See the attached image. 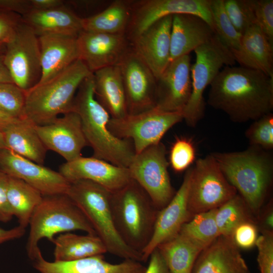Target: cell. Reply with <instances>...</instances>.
Instances as JSON below:
<instances>
[{
    "instance_id": "1",
    "label": "cell",
    "mask_w": 273,
    "mask_h": 273,
    "mask_svg": "<svg viewBox=\"0 0 273 273\" xmlns=\"http://www.w3.org/2000/svg\"><path fill=\"white\" fill-rule=\"evenodd\" d=\"M207 103L234 122L257 120L273 109V77L240 66H225L210 85Z\"/></svg>"
},
{
    "instance_id": "2",
    "label": "cell",
    "mask_w": 273,
    "mask_h": 273,
    "mask_svg": "<svg viewBox=\"0 0 273 273\" xmlns=\"http://www.w3.org/2000/svg\"><path fill=\"white\" fill-rule=\"evenodd\" d=\"M72 111L79 116L87 146L93 149V157L128 168L135 154L132 143L116 137L109 130L108 124L111 117L95 97L93 74L80 85Z\"/></svg>"
},
{
    "instance_id": "3",
    "label": "cell",
    "mask_w": 273,
    "mask_h": 273,
    "mask_svg": "<svg viewBox=\"0 0 273 273\" xmlns=\"http://www.w3.org/2000/svg\"><path fill=\"white\" fill-rule=\"evenodd\" d=\"M269 151L250 146L242 151L211 153L226 179L255 214L272 182L273 157Z\"/></svg>"
},
{
    "instance_id": "4",
    "label": "cell",
    "mask_w": 273,
    "mask_h": 273,
    "mask_svg": "<svg viewBox=\"0 0 273 273\" xmlns=\"http://www.w3.org/2000/svg\"><path fill=\"white\" fill-rule=\"evenodd\" d=\"M92 74L79 59L51 79L37 83L26 92L23 118L41 125L72 111L80 85Z\"/></svg>"
},
{
    "instance_id": "5",
    "label": "cell",
    "mask_w": 273,
    "mask_h": 273,
    "mask_svg": "<svg viewBox=\"0 0 273 273\" xmlns=\"http://www.w3.org/2000/svg\"><path fill=\"white\" fill-rule=\"evenodd\" d=\"M110 204L119 236L126 245L142 254L151 239L159 210L133 179L111 193Z\"/></svg>"
},
{
    "instance_id": "6",
    "label": "cell",
    "mask_w": 273,
    "mask_h": 273,
    "mask_svg": "<svg viewBox=\"0 0 273 273\" xmlns=\"http://www.w3.org/2000/svg\"><path fill=\"white\" fill-rule=\"evenodd\" d=\"M111 192L93 181L70 183L66 194L87 219L107 252L124 259L142 261V254L123 241L115 228L111 209Z\"/></svg>"
},
{
    "instance_id": "7",
    "label": "cell",
    "mask_w": 273,
    "mask_h": 273,
    "mask_svg": "<svg viewBox=\"0 0 273 273\" xmlns=\"http://www.w3.org/2000/svg\"><path fill=\"white\" fill-rule=\"evenodd\" d=\"M29 225L26 249L32 261L41 253L38 243L44 238L53 243L56 235L74 231L97 235L83 213L66 194L43 196Z\"/></svg>"
},
{
    "instance_id": "8",
    "label": "cell",
    "mask_w": 273,
    "mask_h": 273,
    "mask_svg": "<svg viewBox=\"0 0 273 273\" xmlns=\"http://www.w3.org/2000/svg\"><path fill=\"white\" fill-rule=\"evenodd\" d=\"M194 51L196 60L191 67L192 91L182 111L183 120L191 127H195L204 115L206 88L210 86L223 67L236 64L231 51L216 33Z\"/></svg>"
},
{
    "instance_id": "9",
    "label": "cell",
    "mask_w": 273,
    "mask_h": 273,
    "mask_svg": "<svg viewBox=\"0 0 273 273\" xmlns=\"http://www.w3.org/2000/svg\"><path fill=\"white\" fill-rule=\"evenodd\" d=\"M237 194L211 154L196 160L192 167L188 199L191 218L217 208Z\"/></svg>"
},
{
    "instance_id": "10",
    "label": "cell",
    "mask_w": 273,
    "mask_h": 273,
    "mask_svg": "<svg viewBox=\"0 0 273 273\" xmlns=\"http://www.w3.org/2000/svg\"><path fill=\"white\" fill-rule=\"evenodd\" d=\"M183 120L182 112H165L154 107L119 118H110L108 127L116 137L131 140L138 154L160 142L166 132Z\"/></svg>"
},
{
    "instance_id": "11",
    "label": "cell",
    "mask_w": 273,
    "mask_h": 273,
    "mask_svg": "<svg viewBox=\"0 0 273 273\" xmlns=\"http://www.w3.org/2000/svg\"><path fill=\"white\" fill-rule=\"evenodd\" d=\"M168 165L165 146L160 142L135 154L128 167L132 179L143 189L159 210L175 193L170 181Z\"/></svg>"
},
{
    "instance_id": "12",
    "label": "cell",
    "mask_w": 273,
    "mask_h": 273,
    "mask_svg": "<svg viewBox=\"0 0 273 273\" xmlns=\"http://www.w3.org/2000/svg\"><path fill=\"white\" fill-rule=\"evenodd\" d=\"M3 56L5 65L13 82L26 92L36 85L41 76L38 37L22 21Z\"/></svg>"
},
{
    "instance_id": "13",
    "label": "cell",
    "mask_w": 273,
    "mask_h": 273,
    "mask_svg": "<svg viewBox=\"0 0 273 273\" xmlns=\"http://www.w3.org/2000/svg\"><path fill=\"white\" fill-rule=\"evenodd\" d=\"M210 5V0L132 1L131 16L126 35L130 40L159 19L178 14L200 17L214 31Z\"/></svg>"
},
{
    "instance_id": "14",
    "label": "cell",
    "mask_w": 273,
    "mask_h": 273,
    "mask_svg": "<svg viewBox=\"0 0 273 273\" xmlns=\"http://www.w3.org/2000/svg\"><path fill=\"white\" fill-rule=\"evenodd\" d=\"M118 65L124 88L128 114L139 113L155 107L157 78L131 47Z\"/></svg>"
},
{
    "instance_id": "15",
    "label": "cell",
    "mask_w": 273,
    "mask_h": 273,
    "mask_svg": "<svg viewBox=\"0 0 273 273\" xmlns=\"http://www.w3.org/2000/svg\"><path fill=\"white\" fill-rule=\"evenodd\" d=\"M0 168L21 179L43 196L66 194L70 183L59 172L24 158L8 149H0Z\"/></svg>"
},
{
    "instance_id": "16",
    "label": "cell",
    "mask_w": 273,
    "mask_h": 273,
    "mask_svg": "<svg viewBox=\"0 0 273 273\" xmlns=\"http://www.w3.org/2000/svg\"><path fill=\"white\" fill-rule=\"evenodd\" d=\"M35 127L47 150L59 154L66 162L82 156V150L87 146L80 119L74 111Z\"/></svg>"
},
{
    "instance_id": "17",
    "label": "cell",
    "mask_w": 273,
    "mask_h": 273,
    "mask_svg": "<svg viewBox=\"0 0 273 273\" xmlns=\"http://www.w3.org/2000/svg\"><path fill=\"white\" fill-rule=\"evenodd\" d=\"M79 60L94 73L119 64L131 48L126 34H111L82 30L77 37Z\"/></svg>"
},
{
    "instance_id": "18",
    "label": "cell",
    "mask_w": 273,
    "mask_h": 273,
    "mask_svg": "<svg viewBox=\"0 0 273 273\" xmlns=\"http://www.w3.org/2000/svg\"><path fill=\"white\" fill-rule=\"evenodd\" d=\"M191 65L189 55L170 62L157 79L155 108L165 112H182L192 91Z\"/></svg>"
},
{
    "instance_id": "19",
    "label": "cell",
    "mask_w": 273,
    "mask_h": 273,
    "mask_svg": "<svg viewBox=\"0 0 273 273\" xmlns=\"http://www.w3.org/2000/svg\"><path fill=\"white\" fill-rule=\"evenodd\" d=\"M192 167L187 169L183 182L169 202L158 212L151 239L142 253V261H147L160 244L176 236L190 219L188 199Z\"/></svg>"
},
{
    "instance_id": "20",
    "label": "cell",
    "mask_w": 273,
    "mask_h": 273,
    "mask_svg": "<svg viewBox=\"0 0 273 273\" xmlns=\"http://www.w3.org/2000/svg\"><path fill=\"white\" fill-rule=\"evenodd\" d=\"M172 20V15L162 18L129 40L132 49L157 79L170 63Z\"/></svg>"
},
{
    "instance_id": "21",
    "label": "cell",
    "mask_w": 273,
    "mask_h": 273,
    "mask_svg": "<svg viewBox=\"0 0 273 273\" xmlns=\"http://www.w3.org/2000/svg\"><path fill=\"white\" fill-rule=\"evenodd\" d=\"M69 183L84 179L96 183L111 193L132 180L128 168L94 157L81 156L62 164L59 171Z\"/></svg>"
},
{
    "instance_id": "22",
    "label": "cell",
    "mask_w": 273,
    "mask_h": 273,
    "mask_svg": "<svg viewBox=\"0 0 273 273\" xmlns=\"http://www.w3.org/2000/svg\"><path fill=\"white\" fill-rule=\"evenodd\" d=\"M32 261L39 273H145L147 268L141 262L130 259L112 263L104 255L70 261H49L41 253Z\"/></svg>"
},
{
    "instance_id": "23",
    "label": "cell",
    "mask_w": 273,
    "mask_h": 273,
    "mask_svg": "<svg viewBox=\"0 0 273 273\" xmlns=\"http://www.w3.org/2000/svg\"><path fill=\"white\" fill-rule=\"evenodd\" d=\"M192 273H250L229 236H219L198 255Z\"/></svg>"
},
{
    "instance_id": "24",
    "label": "cell",
    "mask_w": 273,
    "mask_h": 273,
    "mask_svg": "<svg viewBox=\"0 0 273 273\" xmlns=\"http://www.w3.org/2000/svg\"><path fill=\"white\" fill-rule=\"evenodd\" d=\"M38 40L41 76L38 83L51 79L79 59L77 37L48 34L38 36Z\"/></svg>"
},
{
    "instance_id": "25",
    "label": "cell",
    "mask_w": 273,
    "mask_h": 273,
    "mask_svg": "<svg viewBox=\"0 0 273 273\" xmlns=\"http://www.w3.org/2000/svg\"><path fill=\"white\" fill-rule=\"evenodd\" d=\"M215 33L202 18L190 14L172 16L170 62L189 55Z\"/></svg>"
},
{
    "instance_id": "26",
    "label": "cell",
    "mask_w": 273,
    "mask_h": 273,
    "mask_svg": "<svg viewBox=\"0 0 273 273\" xmlns=\"http://www.w3.org/2000/svg\"><path fill=\"white\" fill-rule=\"evenodd\" d=\"M231 51L240 66L273 77V43L257 25L251 26L243 34L238 50Z\"/></svg>"
},
{
    "instance_id": "27",
    "label": "cell",
    "mask_w": 273,
    "mask_h": 273,
    "mask_svg": "<svg viewBox=\"0 0 273 273\" xmlns=\"http://www.w3.org/2000/svg\"><path fill=\"white\" fill-rule=\"evenodd\" d=\"M22 21L38 37L48 34L77 37L83 30L82 18L65 5L47 10H32L22 16Z\"/></svg>"
},
{
    "instance_id": "28",
    "label": "cell",
    "mask_w": 273,
    "mask_h": 273,
    "mask_svg": "<svg viewBox=\"0 0 273 273\" xmlns=\"http://www.w3.org/2000/svg\"><path fill=\"white\" fill-rule=\"evenodd\" d=\"M93 74L95 97L111 118H119L128 114L119 66L107 67Z\"/></svg>"
},
{
    "instance_id": "29",
    "label": "cell",
    "mask_w": 273,
    "mask_h": 273,
    "mask_svg": "<svg viewBox=\"0 0 273 273\" xmlns=\"http://www.w3.org/2000/svg\"><path fill=\"white\" fill-rule=\"evenodd\" d=\"M6 149L37 164L43 165L48 151L35 125L19 119L3 131Z\"/></svg>"
},
{
    "instance_id": "30",
    "label": "cell",
    "mask_w": 273,
    "mask_h": 273,
    "mask_svg": "<svg viewBox=\"0 0 273 273\" xmlns=\"http://www.w3.org/2000/svg\"><path fill=\"white\" fill-rule=\"evenodd\" d=\"M132 1L115 0L104 10L82 18L83 31L111 34H126L131 16Z\"/></svg>"
},
{
    "instance_id": "31",
    "label": "cell",
    "mask_w": 273,
    "mask_h": 273,
    "mask_svg": "<svg viewBox=\"0 0 273 273\" xmlns=\"http://www.w3.org/2000/svg\"><path fill=\"white\" fill-rule=\"evenodd\" d=\"M53 243L54 261H70L107 252L105 245L97 235H79L69 232L60 234Z\"/></svg>"
},
{
    "instance_id": "32",
    "label": "cell",
    "mask_w": 273,
    "mask_h": 273,
    "mask_svg": "<svg viewBox=\"0 0 273 273\" xmlns=\"http://www.w3.org/2000/svg\"><path fill=\"white\" fill-rule=\"evenodd\" d=\"M157 248L169 273H192L195 262L202 251L179 233Z\"/></svg>"
},
{
    "instance_id": "33",
    "label": "cell",
    "mask_w": 273,
    "mask_h": 273,
    "mask_svg": "<svg viewBox=\"0 0 273 273\" xmlns=\"http://www.w3.org/2000/svg\"><path fill=\"white\" fill-rule=\"evenodd\" d=\"M43 196L36 189L23 180L8 176V201L19 225L26 228L34 210Z\"/></svg>"
},
{
    "instance_id": "34",
    "label": "cell",
    "mask_w": 273,
    "mask_h": 273,
    "mask_svg": "<svg viewBox=\"0 0 273 273\" xmlns=\"http://www.w3.org/2000/svg\"><path fill=\"white\" fill-rule=\"evenodd\" d=\"M215 210L194 215L178 233L203 250L220 236L215 219Z\"/></svg>"
},
{
    "instance_id": "35",
    "label": "cell",
    "mask_w": 273,
    "mask_h": 273,
    "mask_svg": "<svg viewBox=\"0 0 273 273\" xmlns=\"http://www.w3.org/2000/svg\"><path fill=\"white\" fill-rule=\"evenodd\" d=\"M242 197L237 194L215 210V219L220 235L230 237L239 224L253 220Z\"/></svg>"
},
{
    "instance_id": "36",
    "label": "cell",
    "mask_w": 273,
    "mask_h": 273,
    "mask_svg": "<svg viewBox=\"0 0 273 273\" xmlns=\"http://www.w3.org/2000/svg\"><path fill=\"white\" fill-rule=\"evenodd\" d=\"M210 7L215 33L230 50H238L242 34L237 31L229 19L223 0H210Z\"/></svg>"
},
{
    "instance_id": "37",
    "label": "cell",
    "mask_w": 273,
    "mask_h": 273,
    "mask_svg": "<svg viewBox=\"0 0 273 273\" xmlns=\"http://www.w3.org/2000/svg\"><path fill=\"white\" fill-rule=\"evenodd\" d=\"M223 2L226 14L238 32L243 35L256 25L253 0H223Z\"/></svg>"
},
{
    "instance_id": "38",
    "label": "cell",
    "mask_w": 273,
    "mask_h": 273,
    "mask_svg": "<svg viewBox=\"0 0 273 273\" xmlns=\"http://www.w3.org/2000/svg\"><path fill=\"white\" fill-rule=\"evenodd\" d=\"M26 92L13 82L0 83V111L16 119L23 118Z\"/></svg>"
},
{
    "instance_id": "39",
    "label": "cell",
    "mask_w": 273,
    "mask_h": 273,
    "mask_svg": "<svg viewBox=\"0 0 273 273\" xmlns=\"http://www.w3.org/2000/svg\"><path fill=\"white\" fill-rule=\"evenodd\" d=\"M250 146L266 151L273 149V114L269 113L254 121L245 131Z\"/></svg>"
},
{
    "instance_id": "40",
    "label": "cell",
    "mask_w": 273,
    "mask_h": 273,
    "mask_svg": "<svg viewBox=\"0 0 273 273\" xmlns=\"http://www.w3.org/2000/svg\"><path fill=\"white\" fill-rule=\"evenodd\" d=\"M195 159V149L191 141L177 138L169 152V164L176 172L188 169Z\"/></svg>"
},
{
    "instance_id": "41",
    "label": "cell",
    "mask_w": 273,
    "mask_h": 273,
    "mask_svg": "<svg viewBox=\"0 0 273 273\" xmlns=\"http://www.w3.org/2000/svg\"><path fill=\"white\" fill-rule=\"evenodd\" d=\"M255 24L273 43V1L253 0Z\"/></svg>"
},
{
    "instance_id": "42",
    "label": "cell",
    "mask_w": 273,
    "mask_h": 273,
    "mask_svg": "<svg viewBox=\"0 0 273 273\" xmlns=\"http://www.w3.org/2000/svg\"><path fill=\"white\" fill-rule=\"evenodd\" d=\"M255 246L258 250L257 262L260 273H273V233L262 231Z\"/></svg>"
},
{
    "instance_id": "43",
    "label": "cell",
    "mask_w": 273,
    "mask_h": 273,
    "mask_svg": "<svg viewBox=\"0 0 273 273\" xmlns=\"http://www.w3.org/2000/svg\"><path fill=\"white\" fill-rule=\"evenodd\" d=\"M257 228L253 220L239 224L233 230L230 237L239 248L248 249L255 246L258 238Z\"/></svg>"
},
{
    "instance_id": "44",
    "label": "cell",
    "mask_w": 273,
    "mask_h": 273,
    "mask_svg": "<svg viewBox=\"0 0 273 273\" xmlns=\"http://www.w3.org/2000/svg\"><path fill=\"white\" fill-rule=\"evenodd\" d=\"M22 16L12 12L0 13V44H7L14 37Z\"/></svg>"
},
{
    "instance_id": "45",
    "label": "cell",
    "mask_w": 273,
    "mask_h": 273,
    "mask_svg": "<svg viewBox=\"0 0 273 273\" xmlns=\"http://www.w3.org/2000/svg\"><path fill=\"white\" fill-rule=\"evenodd\" d=\"M8 175L0 168V221L8 222L13 216L7 198Z\"/></svg>"
},
{
    "instance_id": "46",
    "label": "cell",
    "mask_w": 273,
    "mask_h": 273,
    "mask_svg": "<svg viewBox=\"0 0 273 273\" xmlns=\"http://www.w3.org/2000/svg\"><path fill=\"white\" fill-rule=\"evenodd\" d=\"M0 9L21 16L32 11L30 0H0Z\"/></svg>"
},
{
    "instance_id": "47",
    "label": "cell",
    "mask_w": 273,
    "mask_h": 273,
    "mask_svg": "<svg viewBox=\"0 0 273 273\" xmlns=\"http://www.w3.org/2000/svg\"><path fill=\"white\" fill-rule=\"evenodd\" d=\"M149 263L145 273H169L159 250L156 248L149 257Z\"/></svg>"
},
{
    "instance_id": "48",
    "label": "cell",
    "mask_w": 273,
    "mask_h": 273,
    "mask_svg": "<svg viewBox=\"0 0 273 273\" xmlns=\"http://www.w3.org/2000/svg\"><path fill=\"white\" fill-rule=\"evenodd\" d=\"M25 233V228L18 225L6 230L0 228V245L9 241L19 239Z\"/></svg>"
},
{
    "instance_id": "49",
    "label": "cell",
    "mask_w": 273,
    "mask_h": 273,
    "mask_svg": "<svg viewBox=\"0 0 273 273\" xmlns=\"http://www.w3.org/2000/svg\"><path fill=\"white\" fill-rule=\"evenodd\" d=\"M32 10H47L64 5L62 0H30Z\"/></svg>"
},
{
    "instance_id": "50",
    "label": "cell",
    "mask_w": 273,
    "mask_h": 273,
    "mask_svg": "<svg viewBox=\"0 0 273 273\" xmlns=\"http://www.w3.org/2000/svg\"><path fill=\"white\" fill-rule=\"evenodd\" d=\"M262 216L261 227L262 231L272 232L273 230V211L272 206L269 205Z\"/></svg>"
},
{
    "instance_id": "51",
    "label": "cell",
    "mask_w": 273,
    "mask_h": 273,
    "mask_svg": "<svg viewBox=\"0 0 273 273\" xmlns=\"http://www.w3.org/2000/svg\"><path fill=\"white\" fill-rule=\"evenodd\" d=\"M9 82H13V81L8 69L4 64L3 56L0 57V83Z\"/></svg>"
},
{
    "instance_id": "52",
    "label": "cell",
    "mask_w": 273,
    "mask_h": 273,
    "mask_svg": "<svg viewBox=\"0 0 273 273\" xmlns=\"http://www.w3.org/2000/svg\"><path fill=\"white\" fill-rule=\"evenodd\" d=\"M18 119L10 117L0 111V131L3 132L9 125Z\"/></svg>"
},
{
    "instance_id": "53",
    "label": "cell",
    "mask_w": 273,
    "mask_h": 273,
    "mask_svg": "<svg viewBox=\"0 0 273 273\" xmlns=\"http://www.w3.org/2000/svg\"><path fill=\"white\" fill-rule=\"evenodd\" d=\"M6 149L4 134L3 132L0 131V149Z\"/></svg>"
},
{
    "instance_id": "54",
    "label": "cell",
    "mask_w": 273,
    "mask_h": 273,
    "mask_svg": "<svg viewBox=\"0 0 273 273\" xmlns=\"http://www.w3.org/2000/svg\"><path fill=\"white\" fill-rule=\"evenodd\" d=\"M2 44H0V48L1 47H2Z\"/></svg>"
}]
</instances>
